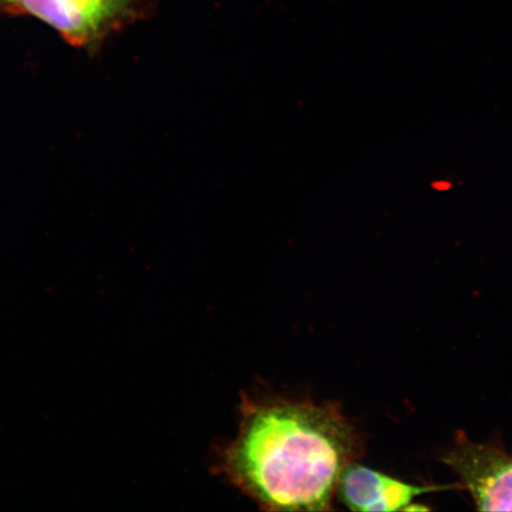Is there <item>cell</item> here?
Returning <instances> with one entry per match:
<instances>
[{
  "label": "cell",
  "mask_w": 512,
  "mask_h": 512,
  "mask_svg": "<svg viewBox=\"0 0 512 512\" xmlns=\"http://www.w3.org/2000/svg\"><path fill=\"white\" fill-rule=\"evenodd\" d=\"M362 446L332 403L245 399L220 471L266 510H330L339 478L360 458Z\"/></svg>",
  "instance_id": "cell-1"
},
{
  "label": "cell",
  "mask_w": 512,
  "mask_h": 512,
  "mask_svg": "<svg viewBox=\"0 0 512 512\" xmlns=\"http://www.w3.org/2000/svg\"><path fill=\"white\" fill-rule=\"evenodd\" d=\"M15 12L41 19L69 44L91 53L138 16L136 0H19Z\"/></svg>",
  "instance_id": "cell-2"
},
{
  "label": "cell",
  "mask_w": 512,
  "mask_h": 512,
  "mask_svg": "<svg viewBox=\"0 0 512 512\" xmlns=\"http://www.w3.org/2000/svg\"><path fill=\"white\" fill-rule=\"evenodd\" d=\"M479 511H512V454L459 434L443 456Z\"/></svg>",
  "instance_id": "cell-3"
},
{
  "label": "cell",
  "mask_w": 512,
  "mask_h": 512,
  "mask_svg": "<svg viewBox=\"0 0 512 512\" xmlns=\"http://www.w3.org/2000/svg\"><path fill=\"white\" fill-rule=\"evenodd\" d=\"M454 486L414 485L370 467L350 463L339 478L336 495L352 511H406L416 499Z\"/></svg>",
  "instance_id": "cell-4"
},
{
  "label": "cell",
  "mask_w": 512,
  "mask_h": 512,
  "mask_svg": "<svg viewBox=\"0 0 512 512\" xmlns=\"http://www.w3.org/2000/svg\"><path fill=\"white\" fill-rule=\"evenodd\" d=\"M19 0H0V10L16 11Z\"/></svg>",
  "instance_id": "cell-5"
},
{
  "label": "cell",
  "mask_w": 512,
  "mask_h": 512,
  "mask_svg": "<svg viewBox=\"0 0 512 512\" xmlns=\"http://www.w3.org/2000/svg\"><path fill=\"white\" fill-rule=\"evenodd\" d=\"M432 187L438 191H447L451 189L452 184L446 181H437L432 184Z\"/></svg>",
  "instance_id": "cell-6"
}]
</instances>
